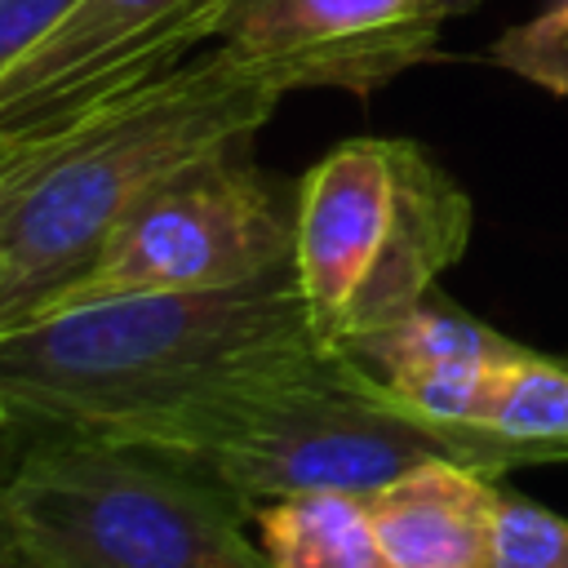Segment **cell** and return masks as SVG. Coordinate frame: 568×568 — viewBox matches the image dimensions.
<instances>
[{
    "instance_id": "obj_16",
    "label": "cell",
    "mask_w": 568,
    "mask_h": 568,
    "mask_svg": "<svg viewBox=\"0 0 568 568\" xmlns=\"http://www.w3.org/2000/svg\"><path fill=\"white\" fill-rule=\"evenodd\" d=\"M435 4H439V13H444V18H462V13H470L479 0H435Z\"/></svg>"
},
{
    "instance_id": "obj_4",
    "label": "cell",
    "mask_w": 568,
    "mask_h": 568,
    "mask_svg": "<svg viewBox=\"0 0 568 568\" xmlns=\"http://www.w3.org/2000/svg\"><path fill=\"white\" fill-rule=\"evenodd\" d=\"M470 195L413 138H346L293 191V280L315 333L355 346L404 320L470 244Z\"/></svg>"
},
{
    "instance_id": "obj_1",
    "label": "cell",
    "mask_w": 568,
    "mask_h": 568,
    "mask_svg": "<svg viewBox=\"0 0 568 568\" xmlns=\"http://www.w3.org/2000/svg\"><path fill=\"white\" fill-rule=\"evenodd\" d=\"M324 351L293 271H280L36 315L0 333V390L13 422L151 448Z\"/></svg>"
},
{
    "instance_id": "obj_7",
    "label": "cell",
    "mask_w": 568,
    "mask_h": 568,
    "mask_svg": "<svg viewBox=\"0 0 568 568\" xmlns=\"http://www.w3.org/2000/svg\"><path fill=\"white\" fill-rule=\"evenodd\" d=\"M226 0H71L0 80V142L49 133L217 40Z\"/></svg>"
},
{
    "instance_id": "obj_10",
    "label": "cell",
    "mask_w": 568,
    "mask_h": 568,
    "mask_svg": "<svg viewBox=\"0 0 568 568\" xmlns=\"http://www.w3.org/2000/svg\"><path fill=\"white\" fill-rule=\"evenodd\" d=\"M497 479L426 457L368 493L373 532L390 568H493Z\"/></svg>"
},
{
    "instance_id": "obj_3",
    "label": "cell",
    "mask_w": 568,
    "mask_h": 568,
    "mask_svg": "<svg viewBox=\"0 0 568 568\" xmlns=\"http://www.w3.org/2000/svg\"><path fill=\"white\" fill-rule=\"evenodd\" d=\"M151 448L222 484L244 506L293 493L368 497L426 457H448L493 479L524 466H555L546 448L488 426H448L404 408L386 382L342 346L186 422Z\"/></svg>"
},
{
    "instance_id": "obj_8",
    "label": "cell",
    "mask_w": 568,
    "mask_h": 568,
    "mask_svg": "<svg viewBox=\"0 0 568 568\" xmlns=\"http://www.w3.org/2000/svg\"><path fill=\"white\" fill-rule=\"evenodd\" d=\"M444 13L435 0H226L217 40L284 93L342 89L368 98L430 62Z\"/></svg>"
},
{
    "instance_id": "obj_18",
    "label": "cell",
    "mask_w": 568,
    "mask_h": 568,
    "mask_svg": "<svg viewBox=\"0 0 568 568\" xmlns=\"http://www.w3.org/2000/svg\"><path fill=\"white\" fill-rule=\"evenodd\" d=\"M0 568H13V564H4V559H0Z\"/></svg>"
},
{
    "instance_id": "obj_11",
    "label": "cell",
    "mask_w": 568,
    "mask_h": 568,
    "mask_svg": "<svg viewBox=\"0 0 568 568\" xmlns=\"http://www.w3.org/2000/svg\"><path fill=\"white\" fill-rule=\"evenodd\" d=\"M257 541L275 568H390L364 493H293L253 506Z\"/></svg>"
},
{
    "instance_id": "obj_2",
    "label": "cell",
    "mask_w": 568,
    "mask_h": 568,
    "mask_svg": "<svg viewBox=\"0 0 568 568\" xmlns=\"http://www.w3.org/2000/svg\"><path fill=\"white\" fill-rule=\"evenodd\" d=\"M284 89L213 44L93 111L0 142V333L36 320L173 173L240 151Z\"/></svg>"
},
{
    "instance_id": "obj_5",
    "label": "cell",
    "mask_w": 568,
    "mask_h": 568,
    "mask_svg": "<svg viewBox=\"0 0 568 568\" xmlns=\"http://www.w3.org/2000/svg\"><path fill=\"white\" fill-rule=\"evenodd\" d=\"M253 506L120 439L44 430L0 484V546L27 568H275Z\"/></svg>"
},
{
    "instance_id": "obj_9",
    "label": "cell",
    "mask_w": 568,
    "mask_h": 568,
    "mask_svg": "<svg viewBox=\"0 0 568 568\" xmlns=\"http://www.w3.org/2000/svg\"><path fill=\"white\" fill-rule=\"evenodd\" d=\"M346 351L373 368L404 408L448 426H479L493 373L524 346L430 288L404 320Z\"/></svg>"
},
{
    "instance_id": "obj_6",
    "label": "cell",
    "mask_w": 568,
    "mask_h": 568,
    "mask_svg": "<svg viewBox=\"0 0 568 568\" xmlns=\"http://www.w3.org/2000/svg\"><path fill=\"white\" fill-rule=\"evenodd\" d=\"M280 271H293V200L240 146L155 186L40 315L138 293L231 288Z\"/></svg>"
},
{
    "instance_id": "obj_15",
    "label": "cell",
    "mask_w": 568,
    "mask_h": 568,
    "mask_svg": "<svg viewBox=\"0 0 568 568\" xmlns=\"http://www.w3.org/2000/svg\"><path fill=\"white\" fill-rule=\"evenodd\" d=\"M71 0H0V80L67 13Z\"/></svg>"
},
{
    "instance_id": "obj_12",
    "label": "cell",
    "mask_w": 568,
    "mask_h": 568,
    "mask_svg": "<svg viewBox=\"0 0 568 568\" xmlns=\"http://www.w3.org/2000/svg\"><path fill=\"white\" fill-rule=\"evenodd\" d=\"M479 426L568 462V359L524 346L493 373L479 404Z\"/></svg>"
},
{
    "instance_id": "obj_13",
    "label": "cell",
    "mask_w": 568,
    "mask_h": 568,
    "mask_svg": "<svg viewBox=\"0 0 568 568\" xmlns=\"http://www.w3.org/2000/svg\"><path fill=\"white\" fill-rule=\"evenodd\" d=\"M484 58L537 89L568 98V0H546L528 22L501 31Z\"/></svg>"
},
{
    "instance_id": "obj_14",
    "label": "cell",
    "mask_w": 568,
    "mask_h": 568,
    "mask_svg": "<svg viewBox=\"0 0 568 568\" xmlns=\"http://www.w3.org/2000/svg\"><path fill=\"white\" fill-rule=\"evenodd\" d=\"M493 568H568V519L524 493L501 488Z\"/></svg>"
},
{
    "instance_id": "obj_17",
    "label": "cell",
    "mask_w": 568,
    "mask_h": 568,
    "mask_svg": "<svg viewBox=\"0 0 568 568\" xmlns=\"http://www.w3.org/2000/svg\"><path fill=\"white\" fill-rule=\"evenodd\" d=\"M4 426H13V408H9V399H4V390H0V430Z\"/></svg>"
}]
</instances>
